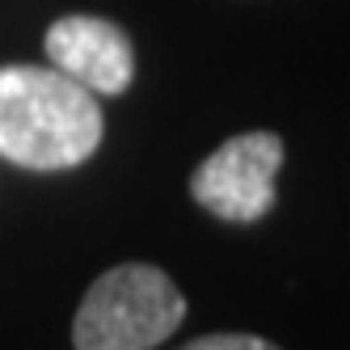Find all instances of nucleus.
<instances>
[{"label": "nucleus", "instance_id": "nucleus-4", "mask_svg": "<svg viewBox=\"0 0 350 350\" xmlns=\"http://www.w3.org/2000/svg\"><path fill=\"white\" fill-rule=\"evenodd\" d=\"M42 46H46V64L59 68L77 85H85L89 93L118 97L131 89V77H135L131 38L106 17L68 13V17L51 21Z\"/></svg>", "mask_w": 350, "mask_h": 350}, {"label": "nucleus", "instance_id": "nucleus-1", "mask_svg": "<svg viewBox=\"0 0 350 350\" xmlns=\"http://www.w3.org/2000/svg\"><path fill=\"white\" fill-rule=\"evenodd\" d=\"M97 93L59 68L9 64L0 68V157L34 173L85 165L102 144Z\"/></svg>", "mask_w": 350, "mask_h": 350}, {"label": "nucleus", "instance_id": "nucleus-3", "mask_svg": "<svg viewBox=\"0 0 350 350\" xmlns=\"http://www.w3.org/2000/svg\"><path fill=\"white\" fill-rule=\"evenodd\" d=\"M283 169V139L274 131H245L224 139L190 173V198L215 219L258 224L274 207V182Z\"/></svg>", "mask_w": 350, "mask_h": 350}, {"label": "nucleus", "instance_id": "nucleus-5", "mask_svg": "<svg viewBox=\"0 0 350 350\" xmlns=\"http://www.w3.org/2000/svg\"><path fill=\"white\" fill-rule=\"evenodd\" d=\"M182 350H279V346L258 334H203V338L186 342Z\"/></svg>", "mask_w": 350, "mask_h": 350}, {"label": "nucleus", "instance_id": "nucleus-2", "mask_svg": "<svg viewBox=\"0 0 350 350\" xmlns=\"http://www.w3.org/2000/svg\"><path fill=\"white\" fill-rule=\"evenodd\" d=\"M186 321V295L161 266L122 262L93 279L77 317V350H152Z\"/></svg>", "mask_w": 350, "mask_h": 350}]
</instances>
